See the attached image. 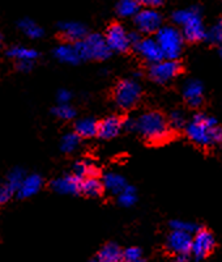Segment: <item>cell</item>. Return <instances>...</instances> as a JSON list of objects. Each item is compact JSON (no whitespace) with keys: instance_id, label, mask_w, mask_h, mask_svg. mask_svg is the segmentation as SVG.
Returning a JSON list of instances; mask_svg holds the SVG:
<instances>
[{"instance_id":"cell-44","label":"cell","mask_w":222,"mask_h":262,"mask_svg":"<svg viewBox=\"0 0 222 262\" xmlns=\"http://www.w3.org/2000/svg\"><path fill=\"white\" fill-rule=\"evenodd\" d=\"M0 46H2V36H0Z\"/></svg>"},{"instance_id":"cell-31","label":"cell","mask_w":222,"mask_h":262,"mask_svg":"<svg viewBox=\"0 0 222 262\" xmlns=\"http://www.w3.org/2000/svg\"><path fill=\"white\" fill-rule=\"evenodd\" d=\"M54 116H57L58 118L60 119H65V121H68V119H73L76 117V112L72 106H69L68 104L64 105H58L53 109Z\"/></svg>"},{"instance_id":"cell-41","label":"cell","mask_w":222,"mask_h":262,"mask_svg":"<svg viewBox=\"0 0 222 262\" xmlns=\"http://www.w3.org/2000/svg\"><path fill=\"white\" fill-rule=\"evenodd\" d=\"M175 261H177V262H187V261H188V254H184V256H177Z\"/></svg>"},{"instance_id":"cell-45","label":"cell","mask_w":222,"mask_h":262,"mask_svg":"<svg viewBox=\"0 0 222 262\" xmlns=\"http://www.w3.org/2000/svg\"><path fill=\"white\" fill-rule=\"evenodd\" d=\"M221 146H222V143H221Z\"/></svg>"},{"instance_id":"cell-27","label":"cell","mask_w":222,"mask_h":262,"mask_svg":"<svg viewBox=\"0 0 222 262\" xmlns=\"http://www.w3.org/2000/svg\"><path fill=\"white\" fill-rule=\"evenodd\" d=\"M25 177L27 176H25L24 170L20 169V168H15V169H12L8 173L6 184L8 185L9 189H11L13 193H17L21 184H22V181L25 180Z\"/></svg>"},{"instance_id":"cell-42","label":"cell","mask_w":222,"mask_h":262,"mask_svg":"<svg viewBox=\"0 0 222 262\" xmlns=\"http://www.w3.org/2000/svg\"><path fill=\"white\" fill-rule=\"evenodd\" d=\"M90 262H98V259H97V258H95V259H92V261H90Z\"/></svg>"},{"instance_id":"cell-24","label":"cell","mask_w":222,"mask_h":262,"mask_svg":"<svg viewBox=\"0 0 222 262\" xmlns=\"http://www.w3.org/2000/svg\"><path fill=\"white\" fill-rule=\"evenodd\" d=\"M75 176L79 179L84 180L88 177H95L97 176V168L94 167V164L90 163L88 160H80L77 161L73 165Z\"/></svg>"},{"instance_id":"cell-5","label":"cell","mask_w":222,"mask_h":262,"mask_svg":"<svg viewBox=\"0 0 222 262\" xmlns=\"http://www.w3.org/2000/svg\"><path fill=\"white\" fill-rule=\"evenodd\" d=\"M77 54L80 59H97L104 60L107 59L111 54V50L107 46V42L104 36L93 33L86 36L85 39L73 43Z\"/></svg>"},{"instance_id":"cell-10","label":"cell","mask_w":222,"mask_h":262,"mask_svg":"<svg viewBox=\"0 0 222 262\" xmlns=\"http://www.w3.org/2000/svg\"><path fill=\"white\" fill-rule=\"evenodd\" d=\"M214 237L207 229H199L192 237L191 253L196 259H204L214 249Z\"/></svg>"},{"instance_id":"cell-43","label":"cell","mask_w":222,"mask_h":262,"mask_svg":"<svg viewBox=\"0 0 222 262\" xmlns=\"http://www.w3.org/2000/svg\"><path fill=\"white\" fill-rule=\"evenodd\" d=\"M219 55H221V58H222V48H221V50H219Z\"/></svg>"},{"instance_id":"cell-36","label":"cell","mask_w":222,"mask_h":262,"mask_svg":"<svg viewBox=\"0 0 222 262\" xmlns=\"http://www.w3.org/2000/svg\"><path fill=\"white\" fill-rule=\"evenodd\" d=\"M72 95L69 91L67 90H60L59 92H58L57 95V98L58 101H59V105H64V104H68V101L71 100Z\"/></svg>"},{"instance_id":"cell-17","label":"cell","mask_w":222,"mask_h":262,"mask_svg":"<svg viewBox=\"0 0 222 262\" xmlns=\"http://www.w3.org/2000/svg\"><path fill=\"white\" fill-rule=\"evenodd\" d=\"M42 184H43V180L39 174H36V173L29 174V176L25 177V180L21 184L20 189L17 191V196L22 198V200L30 198V196L38 193L39 189L42 188Z\"/></svg>"},{"instance_id":"cell-1","label":"cell","mask_w":222,"mask_h":262,"mask_svg":"<svg viewBox=\"0 0 222 262\" xmlns=\"http://www.w3.org/2000/svg\"><path fill=\"white\" fill-rule=\"evenodd\" d=\"M186 134L198 146L208 147L222 143V128L213 117L204 113L193 116L192 121L186 125Z\"/></svg>"},{"instance_id":"cell-28","label":"cell","mask_w":222,"mask_h":262,"mask_svg":"<svg viewBox=\"0 0 222 262\" xmlns=\"http://www.w3.org/2000/svg\"><path fill=\"white\" fill-rule=\"evenodd\" d=\"M80 144V137L76 133H68V134L63 135L62 142H60V148L65 154H71Z\"/></svg>"},{"instance_id":"cell-19","label":"cell","mask_w":222,"mask_h":262,"mask_svg":"<svg viewBox=\"0 0 222 262\" xmlns=\"http://www.w3.org/2000/svg\"><path fill=\"white\" fill-rule=\"evenodd\" d=\"M97 259L98 262H121L123 252L115 243H109V244L104 245L102 249L98 252Z\"/></svg>"},{"instance_id":"cell-35","label":"cell","mask_w":222,"mask_h":262,"mask_svg":"<svg viewBox=\"0 0 222 262\" xmlns=\"http://www.w3.org/2000/svg\"><path fill=\"white\" fill-rule=\"evenodd\" d=\"M13 191L9 189V186L7 184L0 185V205H4V203L8 202L13 195Z\"/></svg>"},{"instance_id":"cell-14","label":"cell","mask_w":222,"mask_h":262,"mask_svg":"<svg viewBox=\"0 0 222 262\" xmlns=\"http://www.w3.org/2000/svg\"><path fill=\"white\" fill-rule=\"evenodd\" d=\"M81 181L83 180L76 177L75 174L63 176L54 180L51 182V188L60 194H79L81 193Z\"/></svg>"},{"instance_id":"cell-16","label":"cell","mask_w":222,"mask_h":262,"mask_svg":"<svg viewBox=\"0 0 222 262\" xmlns=\"http://www.w3.org/2000/svg\"><path fill=\"white\" fill-rule=\"evenodd\" d=\"M203 93H204V86L199 80H188L184 84L183 96L190 106L199 107L203 104Z\"/></svg>"},{"instance_id":"cell-12","label":"cell","mask_w":222,"mask_h":262,"mask_svg":"<svg viewBox=\"0 0 222 262\" xmlns=\"http://www.w3.org/2000/svg\"><path fill=\"white\" fill-rule=\"evenodd\" d=\"M137 53L141 55L146 62H149L151 64L154 63H158L161 60L165 59L162 51H161L160 45L157 43L156 38H142L141 41L135 46Z\"/></svg>"},{"instance_id":"cell-8","label":"cell","mask_w":222,"mask_h":262,"mask_svg":"<svg viewBox=\"0 0 222 262\" xmlns=\"http://www.w3.org/2000/svg\"><path fill=\"white\" fill-rule=\"evenodd\" d=\"M135 24H136L139 32L144 33V34L157 33L162 28V16L156 9H141L135 16Z\"/></svg>"},{"instance_id":"cell-22","label":"cell","mask_w":222,"mask_h":262,"mask_svg":"<svg viewBox=\"0 0 222 262\" xmlns=\"http://www.w3.org/2000/svg\"><path fill=\"white\" fill-rule=\"evenodd\" d=\"M104 191V182L97 177H88L81 181V193L86 196H100Z\"/></svg>"},{"instance_id":"cell-25","label":"cell","mask_w":222,"mask_h":262,"mask_svg":"<svg viewBox=\"0 0 222 262\" xmlns=\"http://www.w3.org/2000/svg\"><path fill=\"white\" fill-rule=\"evenodd\" d=\"M140 11V4L135 0H121L116 4V12L121 17H135Z\"/></svg>"},{"instance_id":"cell-34","label":"cell","mask_w":222,"mask_h":262,"mask_svg":"<svg viewBox=\"0 0 222 262\" xmlns=\"http://www.w3.org/2000/svg\"><path fill=\"white\" fill-rule=\"evenodd\" d=\"M167 122H169V126L178 130V128H182L186 125V117H184V114L181 111H174L170 113Z\"/></svg>"},{"instance_id":"cell-9","label":"cell","mask_w":222,"mask_h":262,"mask_svg":"<svg viewBox=\"0 0 222 262\" xmlns=\"http://www.w3.org/2000/svg\"><path fill=\"white\" fill-rule=\"evenodd\" d=\"M105 39H106L110 50L116 51V53H125L131 46L127 30L125 29L123 25L116 24V23L107 28Z\"/></svg>"},{"instance_id":"cell-2","label":"cell","mask_w":222,"mask_h":262,"mask_svg":"<svg viewBox=\"0 0 222 262\" xmlns=\"http://www.w3.org/2000/svg\"><path fill=\"white\" fill-rule=\"evenodd\" d=\"M137 121V131L141 137L152 143H162L171 135L169 122L160 112L142 113Z\"/></svg>"},{"instance_id":"cell-26","label":"cell","mask_w":222,"mask_h":262,"mask_svg":"<svg viewBox=\"0 0 222 262\" xmlns=\"http://www.w3.org/2000/svg\"><path fill=\"white\" fill-rule=\"evenodd\" d=\"M18 27L22 32L27 34L30 38H41L43 36V30L39 25H37L36 23L30 18H22V20L18 23Z\"/></svg>"},{"instance_id":"cell-11","label":"cell","mask_w":222,"mask_h":262,"mask_svg":"<svg viewBox=\"0 0 222 262\" xmlns=\"http://www.w3.org/2000/svg\"><path fill=\"white\" fill-rule=\"evenodd\" d=\"M166 247L175 256H184L191 253L192 235L181 231H172L166 238Z\"/></svg>"},{"instance_id":"cell-32","label":"cell","mask_w":222,"mask_h":262,"mask_svg":"<svg viewBox=\"0 0 222 262\" xmlns=\"http://www.w3.org/2000/svg\"><path fill=\"white\" fill-rule=\"evenodd\" d=\"M123 261L125 262H142V252L140 248L131 247L123 252Z\"/></svg>"},{"instance_id":"cell-13","label":"cell","mask_w":222,"mask_h":262,"mask_svg":"<svg viewBox=\"0 0 222 262\" xmlns=\"http://www.w3.org/2000/svg\"><path fill=\"white\" fill-rule=\"evenodd\" d=\"M123 128V119L116 116H110L98 122V137L102 139H113L118 137Z\"/></svg>"},{"instance_id":"cell-40","label":"cell","mask_w":222,"mask_h":262,"mask_svg":"<svg viewBox=\"0 0 222 262\" xmlns=\"http://www.w3.org/2000/svg\"><path fill=\"white\" fill-rule=\"evenodd\" d=\"M142 4H145L148 8L154 9V7H160L161 4H162V2H161V0H144Z\"/></svg>"},{"instance_id":"cell-3","label":"cell","mask_w":222,"mask_h":262,"mask_svg":"<svg viewBox=\"0 0 222 262\" xmlns=\"http://www.w3.org/2000/svg\"><path fill=\"white\" fill-rule=\"evenodd\" d=\"M172 20L177 25H181L183 30V38L190 42H198L207 38V32L203 25L202 15L199 7H190L186 9H178L172 13Z\"/></svg>"},{"instance_id":"cell-46","label":"cell","mask_w":222,"mask_h":262,"mask_svg":"<svg viewBox=\"0 0 222 262\" xmlns=\"http://www.w3.org/2000/svg\"><path fill=\"white\" fill-rule=\"evenodd\" d=\"M123 262H125V261H123Z\"/></svg>"},{"instance_id":"cell-21","label":"cell","mask_w":222,"mask_h":262,"mask_svg":"<svg viewBox=\"0 0 222 262\" xmlns=\"http://www.w3.org/2000/svg\"><path fill=\"white\" fill-rule=\"evenodd\" d=\"M126 186H127V182H126L125 177L118 174V173H107L104 177V188H106L107 190L111 191L113 194H120L121 191L125 190Z\"/></svg>"},{"instance_id":"cell-38","label":"cell","mask_w":222,"mask_h":262,"mask_svg":"<svg viewBox=\"0 0 222 262\" xmlns=\"http://www.w3.org/2000/svg\"><path fill=\"white\" fill-rule=\"evenodd\" d=\"M33 64H34V62H32V60H22V62H17V69L20 71L29 72L33 69Z\"/></svg>"},{"instance_id":"cell-18","label":"cell","mask_w":222,"mask_h":262,"mask_svg":"<svg viewBox=\"0 0 222 262\" xmlns=\"http://www.w3.org/2000/svg\"><path fill=\"white\" fill-rule=\"evenodd\" d=\"M54 55L60 62L69 63V64H76L81 60L73 43H63V45L57 46L54 50Z\"/></svg>"},{"instance_id":"cell-4","label":"cell","mask_w":222,"mask_h":262,"mask_svg":"<svg viewBox=\"0 0 222 262\" xmlns=\"http://www.w3.org/2000/svg\"><path fill=\"white\" fill-rule=\"evenodd\" d=\"M156 41L160 45L165 59L175 60L183 50V34L175 27L166 25L156 33Z\"/></svg>"},{"instance_id":"cell-33","label":"cell","mask_w":222,"mask_h":262,"mask_svg":"<svg viewBox=\"0 0 222 262\" xmlns=\"http://www.w3.org/2000/svg\"><path fill=\"white\" fill-rule=\"evenodd\" d=\"M212 43H217V45H222V20L217 23L209 32H207V38Z\"/></svg>"},{"instance_id":"cell-30","label":"cell","mask_w":222,"mask_h":262,"mask_svg":"<svg viewBox=\"0 0 222 262\" xmlns=\"http://www.w3.org/2000/svg\"><path fill=\"white\" fill-rule=\"evenodd\" d=\"M170 227L172 228V231H181V232L190 233V235H195L199 231V227L196 224L190 223V222L184 221H172L170 222Z\"/></svg>"},{"instance_id":"cell-23","label":"cell","mask_w":222,"mask_h":262,"mask_svg":"<svg viewBox=\"0 0 222 262\" xmlns=\"http://www.w3.org/2000/svg\"><path fill=\"white\" fill-rule=\"evenodd\" d=\"M7 55L13 59H16L17 62H22V60H34L38 58V53L34 49H28L22 48V46H15V48H11L7 51Z\"/></svg>"},{"instance_id":"cell-39","label":"cell","mask_w":222,"mask_h":262,"mask_svg":"<svg viewBox=\"0 0 222 262\" xmlns=\"http://www.w3.org/2000/svg\"><path fill=\"white\" fill-rule=\"evenodd\" d=\"M128 38H130V43L131 46H136L140 41H141V37L139 36V33L136 32H132V33H128Z\"/></svg>"},{"instance_id":"cell-15","label":"cell","mask_w":222,"mask_h":262,"mask_svg":"<svg viewBox=\"0 0 222 262\" xmlns=\"http://www.w3.org/2000/svg\"><path fill=\"white\" fill-rule=\"evenodd\" d=\"M59 29L63 37L67 41L73 42V43L83 41L88 36V30H86L85 25L80 24V23H73V21L62 23V24H59Z\"/></svg>"},{"instance_id":"cell-7","label":"cell","mask_w":222,"mask_h":262,"mask_svg":"<svg viewBox=\"0 0 222 262\" xmlns=\"http://www.w3.org/2000/svg\"><path fill=\"white\" fill-rule=\"evenodd\" d=\"M181 64L177 60L163 59L161 62L151 64L149 78L158 84H167L181 74Z\"/></svg>"},{"instance_id":"cell-29","label":"cell","mask_w":222,"mask_h":262,"mask_svg":"<svg viewBox=\"0 0 222 262\" xmlns=\"http://www.w3.org/2000/svg\"><path fill=\"white\" fill-rule=\"evenodd\" d=\"M136 190L133 186H126V189L121 191L118 195V202L119 205L123 206V207H131L136 203Z\"/></svg>"},{"instance_id":"cell-6","label":"cell","mask_w":222,"mask_h":262,"mask_svg":"<svg viewBox=\"0 0 222 262\" xmlns=\"http://www.w3.org/2000/svg\"><path fill=\"white\" fill-rule=\"evenodd\" d=\"M141 97V86L133 79H125L116 84L114 90V100L121 109H131Z\"/></svg>"},{"instance_id":"cell-37","label":"cell","mask_w":222,"mask_h":262,"mask_svg":"<svg viewBox=\"0 0 222 262\" xmlns=\"http://www.w3.org/2000/svg\"><path fill=\"white\" fill-rule=\"evenodd\" d=\"M123 128L128 131L137 130V121L135 118H126L123 119Z\"/></svg>"},{"instance_id":"cell-20","label":"cell","mask_w":222,"mask_h":262,"mask_svg":"<svg viewBox=\"0 0 222 262\" xmlns=\"http://www.w3.org/2000/svg\"><path fill=\"white\" fill-rule=\"evenodd\" d=\"M75 133L80 138H92L98 135V122L93 118L79 119L75 123Z\"/></svg>"}]
</instances>
